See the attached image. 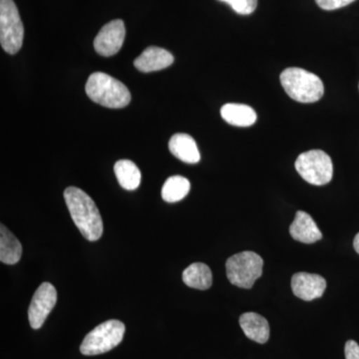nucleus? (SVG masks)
<instances>
[{"mask_svg":"<svg viewBox=\"0 0 359 359\" xmlns=\"http://www.w3.org/2000/svg\"><path fill=\"white\" fill-rule=\"evenodd\" d=\"M65 200L75 226L90 242H95L103 235V221L100 212L91 198L81 189L69 187L65 191Z\"/></svg>","mask_w":359,"mask_h":359,"instance_id":"nucleus-1","label":"nucleus"},{"mask_svg":"<svg viewBox=\"0 0 359 359\" xmlns=\"http://www.w3.org/2000/svg\"><path fill=\"white\" fill-rule=\"evenodd\" d=\"M85 90L92 101L112 109L126 107L131 101L128 88L119 80L103 72L90 75Z\"/></svg>","mask_w":359,"mask_h":359,"instance_id":"nucleus-2","label":"nucleus"},{"mask_svg":"<svg viewBox=\"0 0 359 359\" xmlns=\"http://www.w3.org/2000/svg\"><path fill=\"white\" fill-rule=\"evenodd\" d=\"M280 83L287 95L299 103L316 102L325 93V86L320 78L302 68L283 70L280 74Z\"/></svg>","mask_w":359,"mask_h":359,"instance_id":"nucleus-3","label":"nucleus"},{"mask_svg":"<svg viewBox=\"0 0 359 359\" xmlns=\"http://www.w3.org/2000/svg\"><path fill=\"white\" fill-rule=\"evenodd\" d=\"M264 259L254 252L233 255L226 261V276L231 285L241 289H252L263 275Z\"/></svg>","mask_w":359,"mask_h":359,"instance_id":"nucleus-4","label":"nucleus"},{"mask_svg":"<svg viewBox=\"0 0 359 359\" xmlns=\"http://www.w3.org/2000/svg\"><path fill=\"white\" fill-rule=\"evenodd\" d=\"M124 323L117 320H110L101 323L85 337L80 351L83 355H98L112 351L119 346L125 334Z\"/></svg>","mask_w":359,"mask_h":359,"instance_id":"nucleus-5","label":"nucleus"},{"mask_svg":"<svg viewBox=\"0 0 359 359\" xmlns=\"http://www.w3.org/2000/svg\"><path fill=\"white\" fill-rule=\"evenodd\" d=\"M294 166L302 178L311 185H327L334 177L332 161L321 150L302 153L295 161Z\"/></svg>","mask_w":359,"mask_h":359,"instance_id":"nucleus-6","label":"nucleus"},{"mask_svg":"<svg viewBox=\"0 0 359 359\" xmlns=\"http://www.w3.org/2000/svg\"><path fill=\"white\" fill-rule=\"evenodd\" d=\"M25 27L13 0H0V43L8 54L18 53L23 44Z\"/></svg>","mask_w":359,"mask_h":359,"instance_id":"nucleus-7","label":"nucleus"},{"mask_svg":"<svg viewBox=\"0 0 359 359\" xmlns=\"http://www.w3.org/2000/svg\"><path fill=\"white\" fill-rule=\"evenodd\" d=\"M57 302V292L49 283L40 285L33 295L28 309V318L33 330H39Z\"/></svg>","mask_w":359,"mask_h":359,"instance_id":"nucleus-8","label":"nucleus"},{"mask_svg":"<svg viewBox=\"0 0 359 359\" xmlns=\"http://www.w3.org/2000/svg\"><path fill=\"white\" fill-rule=\"evenodd\" d=\"M126 29L121 20L110 21L103 26L94 40V48L100 55L109 57L115 55L124 43Z\"/></svg>","mask_w":359,"mask_h":359,"instance_id":"nucleus-9","label":"nucleus"},{"mask_svg":"<svg viewBox=\"0 0 359 359\" xmlns=\"http://www.w3.org/2000/svg\"><path fill=\"white\" fill-rule=\"evenodd\" d=\"M292 290L295 297L302 301L320 299L327 290V280L320 275L297 273L292 278Z\"/></svg>","mask_w":359,"mask_h":359,"instance_id":"nucleus-10","label":"nucleus"},{"mask_svg":"<svg viewBox=\"0 0 359 359\" xmlns=\"http://www.w3.org/2000/svg\"><path fill=\"white\" fill-rule=\"evenodd\" d=\"M290 233L294 240L302 244H313L323 238V233L311 215L304 211L297 212L294 221L290 226Z\"/></svg>","mask_w":359,"mask_h":359,"instance_id":"nucleus-11","label":"nucleus"},{"mask_svg":"<svg viewBox=\"0 0 359 359\" xmlns=\"http://www.w3.org/2000/svg\"><path fill=\"white\" fill-rule=\"evenodd\" d=\"M174 56L166 49L150 46L134 61L135 67L142 72H154L173 65Z\"/></svg>","mask_w":359,"mask_h":359,"instance_id":"nucleus-12","label":"nucleus"},{"mask_svg":"<svg viewBox=\"0 0 359 359\" xmlns=\"http://www.w3.org/2000/svg\"><path fill=\"white\" fill-rule=\"evenodd\" d=\"M169 150L182 162L187 164H197L200 162L201 155L197 143L192 136L188 134H175L170 139Z\"/></svg>","mask_w":359,"mask_h":359,"instance_id":"nucleus-13","label":"nucleus"},{"mask_svg":"<svg viewBox=\"0 0 359 359\" xmlns=\"http://www.w3.org/2000/svg\"><path fill=\"white\" fill-rule=\"evenodd\" d=\"M240 325L248 339L257 344H264L269 339V325L268 320L256 313H245L240 318Z\"/></svg>","mask_w":359,"mask_h":359,"instance_id":"nucleus-14","label":"nucleus"},{"mask_svg":"<svg viewBox=\"0 0 359 359\" xmlns=\"http://www.w3.org/2000/svg\"><path fill=\"white\" fill-rule=\"evenodd\" d=\"M221 115L224 121L233 126L249 127L257 121L256 111L244 104H226L222 107Z\"/></svg>","mask_w":359,"mask_h":359,"instance_id":"nucleus-15","label":"nucleus"},{"mask_svg":"<svg viewBox=\"0 0 359 359\" xmlns=\"http://www.w3.org/2000/svg\"><path fill=\"white\" fill-rule=\"evenodd\" d=\"M22 245L18 238L4 224L0 226V261L6 264H15L20 261Z\"/></svg>","mask_w":359,"mask_h":359,"instance_id":"nucleus-16","label":"nucleus"},{"mask_svg":"<svg viewBox=\"0 0 359 359\" xmlns=\"http://www.w3.org/2000/svg\"><path fill=\"white\" fill-rule=\"evenodd\" d=\"M183 282L192 289L209 290L212 285L211 269L205 264L194 263L183 271Z\"/></svg>","mask_w":359,"mask_h":359,"instance_id":"nucleus-17","label":"nucleus"},{"mask_svg":"<svg viewBox=\"0 0 359 359\" xmlns=\"http://www.w3.org/2000/svg\"><path fill=\"white\" fill-rule=\"evenodd\" d=\"M116 178L125 190L134 191L140 186L141 172L134 162L120 160L114 166Z\"/></svg>","mask_w":359,"mask_h":359,"instance_id":"nucleus-18","label":"nucleus"},{"mask_svg":"<svg viewBox=\"0 0 359 359\" xmlns=\"http://www.w3.org/2000/svg\"><path fill=\"white\" fill-rule=\"evenodd\" d=\"M191 184L183 176H172L167 179L162 188V198L167 203L183 200L190 192Z\"/></svg>","mask_w":359,"mask_h":359,"instance_id":"nucleus-19","label":"nucleus"},{"mask_svg":"<svg viewBox=\"0 0 359 359\" xmlns=\"http://www.w3.org/2000/svg\"><path fill=\"white\" fill-rule=\"evenodd\" d=\"M226 2L238 14L249 15L256 11L257 0H221Z\"/></svg>","mask_w":359,"mask_h":359,"instance_id":"nucleus-20","label":"nucleus"},{"mask_svg":"<svg viewBox=\"0 0 359 359\" xmlns=\"http://www.w3.org/2000/svg\"><path fill=\"white\" fill-rule=\"evenodd\" d=\"M355 0H316L318 6L325 11H335L353 4Z\"/></svg>","mask_w":359,"mask_h":359,"instance_id":"nucleus-21","label":"nucleus"},{"mask_svg":"<svg viewBox=\"0 0 359 359\" xmlns=\"http://www.w3.org/2000/svg\"><path fill=\"white\" fill-rule=\"evenodd\" d=\"M346 359H359V344L354 340H348L344 347Z\"/></svg>","mask_w":359,"mask_h":359,"instance_id":"nucleus-22","label":"nucleus"},{"mask_svg":"<svg viewBox=\"0 0 359 359\" xmlns=\"http://www.w3.org/2000/svg\"><path fill=\"white\" fill-rule=\"evenodd\" d=\"M353 248L355 252L359 255V233L355 236V238H354Z\"/></svg>","mask_w":359,"mask_h":359,"instance_id":"nucleus-23","label":"nucleus"}]
</instances>
